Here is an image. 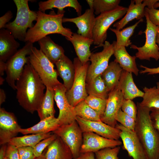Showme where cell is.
I'll use <instances>...</instances> for the list:
<instances>
[{
  "label": "cell",
  "instance_id": "6da1fadb",
  "mask_svg": "<svg viewBox=\"0 0 159 159\" xmlns=\"http://www.w3.org/2000/svg\"><path fill=\"white\" fill-rule=\"evenodd\" d=\"M29 62L16 81V98L19 105L31 114L37 111L44 96L46 87Z\"/></svg>",
  "mask_w": 159,
  "mask_h": 159
},
{
  "label": "cell",
  "instance_id": "7a4b0ae2",
  "mask_svg": "<svg viewBox=\"0 0 159 159\" xmlns=\"http://www.w3.org/2000/svg\"><path fill=\"white\" fill-rule=\"evenodd\" d=\"M137 115L135 132L144 150L147 159L159 158V133L150 116V109L137 103Z\"/></svg>",
  "mask_w": 159,
  "mask_h": 159
},
{
  "label": "cell",
  "instance_id": "3957f363",
  "mask_svg": "<svg viewBox=\"0 0 159 159\" xmlns=\"http://www.w3.org/2000/svg\"><path fill=\"white\" fill-rule=\"evenodd\" d=\"M65 12L58 11L56 14L53 10L47 14L39 10L37 12L36 22L33 27L27 31L24 42L33 43L53 34H60L65 38L71 37L73 33L71 29L64 27L62 24Z\"/></svg>",
  "mask_w": 159,
  "mask_h": 159
},
{
  "label": "cell",
  "instance_id": "277c9868",
  "mask_svg": "<svg viewBox=\"0 0 159 159\" xmlns=\"http://www.w3.org/2000/svg\"><path fill=\"white\" fill-rule=\"evenodd\" d=\"M28 0H14L17 8L16 16L12 22L6 25L4 28L9 31L15 39L24 42L28 28L33 27V22L36 21L37 12L31 10Z\"/></svg>",
  "mask_w": 159,
  "mask_h": 159
},
{
  "label": "cell",
  "instance_id": "5b68a950",
  "mask_svg": "<svg viewBox=\"0 0 159 159\" xmlns=\"http://www.w3.org/2000/svg\"><path fill=\"white\" fill-rule=\"evenodd\" d=\"M29 62L37 73L46 87L54 89L61 83L57 79L58 74L54 64L40 49L33 47L28 56Z\"/></svg>",
  "mask_w": 159,
  "mask_h": 159
},
{
  "label": "cell",
  "instance_id": "8992f818",
  "mask_svg": "<svg viewBox=\"0 0 159 159\" xmlns=\"http://www.w3.org/2000/svg\"><path fill=\"white\" fill-rule=\"evenodd\" d=\"M128 8L119 6L112 10L102 13L95 17L92 32V39L95 47H102L107 37V32L115 21L126 14Z\"/></svg>",
  "mask_w": 159,
  "mask_h": 159
},
{
  "label": "cell",
  "instance_id": "52a82bcc",
  "mask_svg": "<svg viewBox=\"0 0 159 159\" xmlns=\"http://www.w3.org/2000/svg\"><path fill=\"white\" fill-rule=\"evenodd\" d=\"M75 76L72 86L67 91L66 95L70 105L74 107L80 102L84 100L88 96L86 90V79L90 62L82 64L78 58L74 59Z\"/></svg>",
  "mask_w": 159,
  "mask_h": 159
},
{
  "label": "cell",
  "instance_id": "ba28073f",
  "mask_svg": "<svg viewBox=\"0 0 159 159\" xmlns=\"http://www.w3.org/2000/svg\"><path fill=\"white\" fill-rule=\"evenodd\" d=\"M33 43L27 42L24 46L6 62V81L13 89L16 90L15 81L21 75L25 65L29 62L28 56L32 52Z\"/></svg>",
  "mask_w": 159,
  "mask_h": 159
},
{
  "label": "cell",
  "instance_id": "9c48e42d",
  "mask_svg": "<svg viewBox=\"0 0 159 159\" xmlns=\"http://www.w3.org/2000/svg\"><path fill=\"white\" fill-rule=\"evenodd\" d=\"M145 16L146 21V28L144 32H141V33H144L145 35V44L140 47L132 44L130 47L138 50L135 55L136 58L141 60L148 61H150L151 58H153L158 61L159 59V47L156 43V40L158 26L151 23L146 11Z\"/></svg>",
  "mask_w": 159,
  "mask_h": 159
},
{
  "label": "cell",
  "instance_id": "30bf717a",
  "mask_svg": "<svg viewBox=\"0 0 159 159\" xmlns=\"http://www.w3.org/2000/svg\"><path fill=\"white\" fill-rule=\"evenodd\" d=\"M53 132L60 138L69 148L74 159L79 157L83 143V132L76 120L60 125Z\"/></svg>",
  "mask_w": 159,
  "mask_h": 159
},
{
  "label": "cell",
  "instance_id": "8fae6325",
  "mask_svg": "<svg viewBox=\"0 0 159 159\" xmlns=\"http://www.w3.org/2000/svg\"><path fill=\"white\" fill-rule=\"evenodd\" d=\"M100 52L92 53L90 58L91 64L87 71L86 83L92 81L99 75H101L109 65V60L114 54V47L113 43L105 41Z\"/></svg>",
  "mask_w": 159,
  "mask_h": 159
},
{
  "label": "cell",
  "instance_id": "7c38bea8",
  "mask_svg": "<svg viewBox=\"0 0 159 159\" xmlns=\"http://www.w3.org/2000/svg\"><path fill=\"white\" fill-rule=\"evenodd\" d=\"M54 100L59 110L57 118L60 125L70 124L76 120V115L74 107L68 102L66 96L67 90L61 83L54 88Z\"/></svg>",
  "mask_w": 159,
  "mask_h": 159
},
{
  "label": "cell",
  "instance_id": "4fadbf2b",
  "mask_svg": "<svg viewBox=\"0 0 159 159\" xmlns=\"http://www.w3.org/2000/svg\"><path fill=\"white\" fill-rule=\"evenodd\" d=\"M115 127L120 130V138L122 140L123 148L133 159H147L143 148L135 131L125 128L120 124Z\"/></svg>",
  "mask_w": 159,
  "mask_h": 159
},
{
  "label": "cell",
  "instance_id": "5bb4252c",
  "mask_svg": "<svg viewBox=\"0 0 159 159\" xmlns=\"http://www.w3.org/2000/svg\"><path fill=\"white\" fill-rule=\"evenodd\" d=\"M122 144L120 140L107 138L91 132L83 133V143L80 153H95L107 148H114Z\"/></svg>",
  "mask_w": 159,
  "mask_h": 159
},
{
  "label": "cell",
  "instance_id": "9a60e30c",
  "mask_svg": "<svg viewBox=\"0 0 159 159\" xmlns=\"http://www.w3.org/2000/svg\"><path fill=\"white\" fill-rule=\"evenodd\" d=\"M76 120L83 133L91 132L104 138L118 140L120 131L101 121H93L84 119L77 116Z\"/></svg>",
  "mask_w": 159,
  "mask_h": 159
},
{
  "label": "cell",
  "instance_id": "2e32d148",
  "mask_svg": "<svg viewBox=\"0 0 159 159\" xmlns=\"http://www.w3.org/2000/svg\"><path fill=\"white\" fill-rule=\"evenodd\" d=\"M124 98L118 86L109 93L105 112L100 117L101 120L113 127L117 124L116 115L121 108Z\"/></svg>",
  "mask_w": 159,
  "mask_h": 159
},
{
  "label": "cell",
  "instance_id": "e0dca14e",
  "mask_svg": "<svg viewBox=\"0 0 159 159\" xmlns=\"http://www.w3.org/2000/svg\"><path fill=\"white\" fill-rule=\"evenodd\" d=\"M14 115L0 108V145L8 144L21 128Z\"/></svg>",
  "mask_w": 159,
  "mask_h": 159
},
{
  "label": "cell",
  "instance_id": "ac0fdd59",
  "mask_svg": "<svg viewBox=\"0 0 159 159\" xmlns=\"http://www.w3.org/2000/svg\"><path fill=\"white\" fill-rule=\"evenodd\" d=\"M95 20L94 11L90 9H87L85 13L78 17L68 18L63 17L62 23L72 22L78 28L77 33L90 39H92V32Z\"/></svg>",
  "mask_w": 159,
  "mask_h": 159
},
{
  "label": "cell",
  "instance_id": "d6986e66",
  "mask_svg": "<svg viewBox=\"0 0 159 159\" xmlns=\"http://www.w3.org/2000/svg\"><path fill=\"white\" fill-rule=\"evenodd\" d=\"M19 43L5 28L0 30V60L6 62L18 50Z\"/></svg>",
  "mask_w": 159,
  "mask_h": 159
},
{
  "label": "cell",
  "instance_id": "ffe728a7",
  "mask_svg": "<svg viewBox=\"0 0 159 159\" xmlns=\"http://www.w3.org/2000/svg\"><path fill=\"white\" fill-rule=\"evenodd\" d=\"M65 38L72 44L77 57L82 64L90 61L92 54L90 47L93 44L92 39L84 37L77 33H73L71 37Z\"/></svg>",
  "mask_w": 159,
  "mask_h": 159
},
{
  "label": "cell",
  "instance_id": "44dd1931",
  "mask_svg": "<svg viewBox=\"0 0 159 159\" xmlns=\"http://www.w3.org/2000/svg\"><path fill=\"white\" fill-rule=\"evenodd\" d=\"M112 43L114 47L113 54L115 59L114 61L118 63L123 70L138 76L139 70L135 62V56L130 55L127 51L125 47L117 45L115 41H114Z\"/></svg>",
  "mask_w": 159,
  "mask_h": 159
},
{
  "label": "cell",
  "instance_id": "7402d4cb",
  "mask_svg": "<svg viewBox=\"0 0 159 159\" xmlns=\"http://www.w3.org/2000/svg\"><path fill=\"white\" fill-rule=\"evenodd\" d=\"M143 0H131L127 11L124 17L120 21L115 23L113 27L120 30L130 21L135 19L140 20L145 16V4Z\"/></svg>",
  "mask_w": 159,
  "mask_h": 159
},
{
  "label": "cell",
  "instance_id": "603a6c76",
  "mask_svg": "<svg viewBox=\"0 0 159 159\" xmlns=\"http://www.w3.org/2000/svg\"><path fill=\"white\" fill-rule=\"evenodd\" d=\"M125 99L143 97L144 92L140 90L135 85L132 73L123 70L118 85Z\"/></svg>",
  "mask_w": 159,
  "mask_h": 159
},
{
  "label": "cell",
  "instance_id": "cb8c5ba5",
  "mask_svg": "<svg viewBox=\"0 0 159 159\" xmlns=\"http://www.w3.org/2000/svg\"><path fill=\"white\" fill-rule=\"evenodd\" d=\"M58 75L62 79L67 91L72 87L75 76L73 63L65 55L55 64Z\"/></svg>",
  "mask_w": 159,
  "mask_h": 159
},
{
  "label": "cell",
  "instance_id": "d4e9b609",
  "mask_svg": "<svg viewBox=\"0 0 159 159\" xmlns=\"http://www.w3.org/2000/svg\"><path fill=\"white\" fill-rule=\"evenodd\" d=\"M45 155L46 159H72L73 158L69 148L58 136L47 147Z\"/></svg>",
  "mask_w": 159,
  "mask_h": 159
},
{
  "label": "cell",
  "instance_id": "484cf974",
  "mask_svg": "<svg viewBox=\"0 0 159 159\" xmlns=\"http://www.w3.org/2000/svg\"><path fill=\"white\" fill-rule=\"evenodd\" d=\"M38 42L40 49L53 64L65 55L63 48L55 43L49 36H46Z\"/></svg>",
  "mask_w": 159,
  "mask_h": 159
},
{
  "label": "cell",
  "instance_id": "4316f807",
  "mask_svg": "<svg viewBox=\"0 0 159 159\" xmlns=\"http://www.w3.org/2000/svg\"><path fill=\"white\" fill-rule=\"evenodd\" d=\"M60 126L57 118L52 116L40 120L37 124L31 127L21 128L19 132L24 135L46 133L53 132Z\"/></svg>",
  "mask_w": 159,
  "mask_h": 159
},
{
  "label": "cell",
  "instance_id": "83f0119b",
  "mask_svg": "<svg viewBox=\"0 0 159 159\" xmlns=\"http://www.w3.org/2000/svg\"><path fill=\"white\" fill-rule=\"evenodd\" d=\"M39 10L45 12L48 9H52L56 8L58 11H63L64 9L67 7L73 8L76 11L77 15H81L82 7L77 0H48L45 1H40L38 4Z\"/></svg>",
  "mask_w": 159,
  "mask_h": 159
},
{
  "label": "cell",
  "instance_id": "f1b7e54d",
  "mask_svg": "<svg viewBox=\"0 0 159 159\" xmlns=\"http://www.w3.org/2000/svg\"><path fill=\"white\" fill-rule=\"evenodd\" d=\"M123 70L118 63L113 61L110 63L101 74L109 92L118 85Z\"/></svg>",
  "mask_w": 159,
  "mask_h": 159
},
{
  "label": "cell",
  "instance_id": "f546056e",
  "mask_svg": "<svg viewBox=\"0 0 159 159\" xmlns=\"http://www.w3.org/2000/svg\"><path fill=\"white\" fill-rule=\"evenodd\" d=\"M54 89L46 87V91L37 110L40 120L54 116L55 112L54 108Z\"/></svg>",
  "mask_w": 159,
  "mask_h": 159
},
{
  "label": "cell",
  "instance_id": "4dcf8cb0",
  "mask_svg": "<svg viewBox=\"0 0 159 159\" xmlns=\"http://www.w3.org/2000/svg\"><path fill=\"white\" fill-rule=\"evenodd\" d=\"M52 134L50 132L15 137L12 138L8 144L14 145L17 148L30 147L33 148L41 141L50 136Z\"/></svg>",
  "mask_w": 159,
  "mask_h": 159
},
{
  "label": "cell",
  "instance_id": "1f68e13d",
  "mask_svg": "<svg viewBox=\"0 0 159 159\" xmlns=\"http://www.w3.org/2000/svg\"><path fill=\"white\" fill-rule=\"evenodd\" d=\"M86 87L89 95L107 99L109 92L101 75H98L91 82L86 83Z\"/></svg>",
  "mask_w": 159,
  "mask_h": 159
},
{
  "label": "cell",
  "instance_id": "d6a6232c",
  "mask_svg": "<svg viewBox=\"0 0 159 159\" xmlns=\"http://www.w3.org/2000/svg\"><path fill=\"white\" fill-rule=\"evenodd\" d=\"M143 21V19L142 18L133 25L125 28L121 30H118L116 29L110 28V30L114 33L116 36V44L118 46L125 47H127L131 45L132 42L130 38L133 35L135 28L139 23Z\"/></svg>",
  "mask_w": 159,
  "mask_h": 159
},
{
  "label": "cell",
  "instance_id": "836d02e7",
  "mask_svg": "<svg viewBox=\"0 0 159 159\" xmlns=\"http://www.w3.org/2000/svg\"><path fill=\"white\" fill-rule=\"evenodd\" d=\"M144 94L142 101L139 103L142 107L151 108L159 109V90L156 86L143 89Z\"/></svg>",
  "mask_w": 159,
  "mask_h": 159
},
{
  "label": "cell",
  "instance_id": "e575fe53",
  "mask_svg": "<svg viewBox=\"0 0 159 159\" xmlns=\"http://www.w3.org/2000/svg\"><path fill=\"white\" fill-rule=\"evenodd\" d=\"M74 108L76 116L88 120L101 121L99 114L90 107L85 100L79 102Z\"/></svg>",
  "mask_w": 159,
  "mask_h": 159
},
{
  "label": "cell",
  "instance_id": "d590c367",
  "mask_svg": "<svg viewBox=\"0 0 159 159\" xmlns=\"http://www.w3.org/2000/svg\"><path fill=\"white\" fill-rule=\"evenodd\" d=\"M120 0H94L93 9L97 15L113 10L119 6Z\"/></svg>",
  "mask_w": 159,
  "mask_h": 159
},
{
  "label": "cell",
  "instance_id": "8d00e7d4",
  "mask_svg": "<svg viewBox=\"0 0 159 159\" xmlns=\"http://www.w3.org/2000/svg\"><path fill=\"white\" fill-rule=\"evenodd\" d=\"M85 100L90 107L99 114L100 117L103 115L105 109L107 99L89 95Z\"/></svg>",
  "mask_w": 159,
  "mask_h": 159
},
{
  "label": "cell",
  "instance_id": "74e56055",
  "mask_svg": "<svg viewBox=\"0 0 159 159\" xmlns=\"http://www.w3.org/2000/svg\"><path fill=\"white\" fill-rule=\"evenodd\" d=\"M120 148H106L95 152L96 159H120L118 157Z\"/></svg>",
  "mask_w": 159,
  "mask_h": 159
},
{
  "label": "cell",
  "instance_id": "f35d334b",
  "mask_svg": "<svg viewBox=\"0 0 159 159\" xmlns=\"http://www.w3.org/2000/svg\"><path fill=\"white\" fill-rule=\"evenodd\" d=\"M115 119L125 128L135 131L136 120L123 112L121 108L116 115Z\"/></svg>",
  "mask_w": 159,
  "mask_h": 159
},
{
  "label": "cell",
  "instance_id": "ab89813d",
  "mask_svg": "<svg viewBox=\"0 0 159 159\" xmlns=\"http://www.w3.org/2000/svg\"><path fill=\"white\" fill-rule=\"evenodd\" d=\"M57 136L53 134L51 136L44 139L37 143L33 148V152L35 157L40 156L44 150L57 138Z\"/></svg>",
  "mask_w": 159,
  "mask_h": 159
},
{
  "label": "cell",
  "instance_id": "60d3db41",
  "mask_svg": "<svg viewBox=\"0 0 159 159\" xmlns=\"http://www.w3.org/2000/svg\"><path fill=\"white\" fill-rule=\"evenodd\" d=\"M121 109L123 112L136 120L137 108V105L132 100L124 99Z\"/></svg>",
  "mask_w": 159,
  "mask_h": 159
},
{
  "label": "cell",
  "instance_id": "b9f144b4",
  "mask_svg": "<svg viewBox=\"0 0 159 159\" xmlns=\"http://www.w3.org/2000/svg\"><path fill=\"white\" fill-rule=\"evenodd\" d=\"M145 9L151 23L155 26L159 27V9L154 8L149 9L147 7H145Z\"/></svg>",
  "mask_w": 159,
  "mask_h": 159
},
{
  "label": "cell",
  "instance_id": "7bdbcfd3",
  "mask_svg": "<svg viewBox=\"0 0 159 159\" xmlns=\"http://www.w3.org/2000/svg\"><path fill=\"white\" fill-rule=\"evenodd\" d=\"M6 156L7 159H20L17 148L14 145L7 144Z\"/></svg>",
  "mask_w": 159,
  "mask_h": 159
},
{
  "label": "cell",
  "instance_id": "ee69618b",
  "mask_svg": "<svg viewBox=\"0 0 159 159\" xmlns=\"http://www.w3.org/2000/svg\"><path fill=\"white\" fill-rule=\"evenodd\" d=\"M150 116L155 127L159 131V109H151Z\"/></svg>",
  "mask_w": 159,
  "mask_h": 159
},
{
  "label": "cell",
  "instance_id": "f6af8a7d",
  "mask_svg": "<svg viewBox=\"0 0 159 159\" xmlns=\"http://www.w3.org/2000/svg\"><path fill=\"white\" fill-rule=\"evenodd\" d=\"M13 16L10 10L8 11L4 15L0 17V29L4 28L6 24L9 23Z\"/></svg>",
  "mask_w": 159,
  "mask_h": 159
},
{
  "label": "cell",
  "instance_id": "bcb514c9",
  "mask_svg": "<svg viewBox=\"0 0 159 159\" xmlns=\"http://www.w3.org/2000/svg\"><path fill=\"white\" fill-rule=\"evenodd\" d=\"M140 67L144 69L143 70L140 71V74L147 73L148 75L159 74V67H157L150 68L141 65Z\"/></svg>",
  "mask_w": 159,
  "mask_h": 159
},
{
  "label": "cell",
  "instance_id": "7dc6e473",
  "mask_svg": "<svg viewBox=\"0 0 159 159\" xmlns=\"http://www.w3.org/2000/svg\"><path fill=\"white\" fill-rule=\"evenodd\" d=\"M35 156L33 152V148L27 147L26 151L20 159H34Z\"/></svg>",
  "mask_w": 159,
  "mask_h": 159
},
{
  "label": "cell",
  "instance_id": "c3c4849f",
  "mask_svg": "<svg viewBox=\"0 0 159 159\" xmlns=\"http://www.w3.org/2000/svg\"><path fill=\"white\" fill-rule=\"evenodd\" d=\"M74 159H96L94 153L88 152L81 153L77 158Z\"/></svg>",
  "mask_w": 159,
  "mask_h": 159
},
{
  "label": "cell",
  "instance_id": "681fc988",
  "mask_svg": "<svg viewBox=\"0 0 159 159\" xmlns=\"http://www.w3.org/2000/svg\"><path fill=\"white\" fill-rule=\"evenodd\" d=\"M7 144L2 145L0 149V159H7L6 151Z\"/></svg>",
  "mask_w": 159,
  "mask_h": 159
},
{
  "label": "cell",
  "instance_id": "f907efd6",
  "mask_svg": "<svg viewBox=\"0 0 159 159\" xmlns=\"http://www.w3.org/2000/svg\"><path fill=\"white\" fill-rule=\"evenodd\" d=\"M159 1L158 0H144L143 1V2L145 4L148 9H151L154 8L155 4Z\"/></svg>",
  "mask_w": 159,
  "mask_h": 159
},
{
  "label": "cell",
  "instance_id": "816d5d0a",
  "mask_svg": "<svg viewBox=\"0 0 159 159\" xmlns=\"http://www.w3.org/2000/svg\"><path fill=\"white\" fill-rule=\"evenodd\" d=\"M6 99V95L4 90L0 89V105L5 101Z\"/></svg>",
  "mask_w": 159,
  "mask_h": 159
},
{
  "label": "cell",
  "instance_id": "f5cc1de1",
  "mask_svg": "<svg viewBox=\"0 0 159 159\" xmlns=\"http://www.w3.org/2000/svg\"><path fill=\"white\" fill-rule=\"evenodd\" d=\"M6 62L0 60V75L2 76L4 74L5 71Z\"/></svg>",
  "mask_w": 159,
  "mask_h": 159
},
{
  "label": "cell",
  "instance_id": "db71d44e",
  "mask_svg": "<svg viewBox=\"0 0 159 159\" xmlns=\"http://www.w3.org/2000/svg\"><path fill=\"white\" fill-rule=\"evenodd\" d=\"M20 158L22 156L26 151L27 147H21L17 148Z\"/></svg>",
  "mask_w": 159,
  "mask_h": 159
},
{
  "label": "cell",
  "instance_id": "11a10c76",
  "mask_svg": "<svg viewBox=\"0 0 159 159\" xmlns=\"http://www.w3.org/2000/svg\"><path fill=\"white\" fill-rule=\"evenodd\" d=\"M94 0H86V1L87 2L89 6L90 9L91 10H93V5Z\"/></svg>",
  "mask_w": 159,
  "mask_h": 159
},
{
  "label": "cell",
  "instance_id": "9f6ffc18",
  "mask_svg": "<svg viewBox=\"0 0 159 159\" xmlns=\"http://www.w3.org/2000/svg\"><path fill=\"white\" fill-rule=\"evenodd\" d=\"M45 153V151L43 153L39 156L35 157L34 159H46Z\"/></svg>",
  "mask_w": 159,
  "mask_h": 159
},
{
  "label": "cell",
  "instance_id": "6f0895ef",
  "mask_svg": "<svg viewBox=\"0 0 159 159\" xmlns=\"http://www.w3.org/2000/svg\"><path fill=\"white\" fill-rule=\"evenodd\" d=\"M156 42L158 46L159 47V27L156 34Z\"/></svg>",
  "mask_w": 159,
  "mask_h": 159
},
{
  "label": "cell",
  "instance_id": "680465c9",
  "mask_svg": "<svg viewBox=\"0 0 159 159\" xmlns=\"http://www.w3.org/2000/svg\"><path fill=\"white\" fill-rule=\"evenodd\" d=\"M158 7H159V1L155 3L153 6V7L155 9H156Z\"/></svg>",
  "mask_w": 159,
  "mask_h": 159
},
{
  "label": "cell",
  "instance_id": "91938a15",
  "mask_svg": "<svg viewBox=\"0 0 159 159\" xmlns=\"http://www.w3.org/2000/svg\"><path fill=\"white\" fill-rule=\"evenodd\" d=\"M4 80L3 79V77H2L1 76H0V85H2L3 84V83L4 82Z\"/></svg>",
  "mask_w": 159,
  "mask_h": 159
},
{
  "label": "cell",
  "instance_id": "94428289",
  "mask_svg": "<svg viewBox=\"0 0 159 159\" xmlns=\"http://www.w3.org/2000/svg\"><path fill=\"white\" fill-rule=\"evenodd\" d=\"M157 88L159 90V82H157L156 83Z\"/></svg>",
  "mask_w": 159,
  "mask_h": 159
},
{
  "label": "cell",
  "instance_id": "6125c7cd",
  "mask_svg": "<svg viewBox=\"0 0 159 159\" xmlns=\"http://www.w3.org/2000/svg\"><path fill=\"white\" fill-rule=\"evenodd\" d=\"M158 159H159V158Z\"/></svg>",
  "mask_w": 159,
  "mask_h": 159
}]
</instances>
